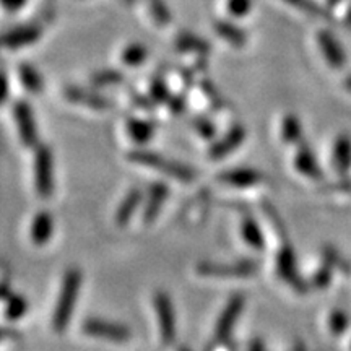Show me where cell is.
Returning a JSON list of instances; mask_svg holds the SVG:
<instances>
[{
    "instance_id": "6da1fadb",
    "label": "cell",
    "mask_w": 351,
    "mask_h": 351,
    "mask_svg": "<svg viewBox=\"0 0 351 351\" xmlns=\"http://www.w3.org/2000/svg\"><path fill=\"white\" fill-rule=\"evenodd\" d=\"M82 288V271L70 269L64 275L62 288H60L59 300H57L54 315H52V327L56 332H64L69 327L70 319L73 315L77 298L80 295Z\"/></svg>"
},
{
    "instance_id": "7a4b0ae2",
    "label": "cell",
    "mask_w": 351,
    "mask_h": 351,
    "mask_svg": "<svg viewBox=\"0 0 351 351\" xmlns=\"http://www.w3.org/2000/svg\"><path fill=\"white\" fill-rule=\"evenodd\" d=\"M129 160L132 163L160 171V173L171 176V178L178 179V181H182V182H191L192 179L195 178V173L192 168H189V166L182 163H178V161L166 160V158L158 155L155 152H148V150L130 152Z\"/></svg>"
},
{
    "instance_id": "3957f363",
    "label": "cell",
    "mask_w": 351,
    "mask_h": 351,
    "mask_svg": "<svg viewBox=\"0 0 351 351\" xmlns=\"http://www.w3.org/2000/svg\"><path fill=\"white\" fill-rule=\"evenodd\" d=\"M34 186L43 199L54 194V156L47 147H38L34 156Z\"/></svg>"
},
{
    "instance_id": "277c9868",
    "label": "cell",
    "mask_w": 351,
    "mask_h": 351,
    "mask_svg": "<svg viewBox=\"0 0 351 351\" xmlns=\"http://www.w3.org/2000/svg\"><path fill=\"white\" fill-rule=\"evenodd\" d=\"M197 271L212 278H247L258 271V265L252 261H241L236 263H212L205 262L197 265Z\"/></svg>"
},
{
    "instance_id": "5b68a950",
    "label": "cell",
    "mask_w": 351,
    "mask_h": 351,
    "mask_svg": "<svg viewBox=\"0 0 351 351\" xmlns=\"http://www.w3.org/2000/svg\"><path fill=\"white\" fill-rule=\"evenodd\" d=\"M83 332L95 339L112 341V343H125L130 340V330L122 324L109 322L103 319H88L83 324Z\"/></svg>"
},
{
    "instance_id": "8992f818",
    "label": "cell",
    "mask_w": 351,
    "mask_h": 351,
    "mask_svg": "<svg viewBox=\"0 0 351 351\" xmlns=\"http://www.w3.org/2000/svg\"><path fill=\"white\" fill-rule=\"evenodd\" d=\"M13 117H15V124L16 129H19L21 143L28 148L36 147L38 130L32 106L26 101H16L15 106H13Z\"/></svg>"
},
{
    "instance_id": "52a82bcc",
    "label": "cell",
    "mask_w": 351,
    "mask_h": 351,
    "mask_svg": "<svg viewBox=\"0 0 351 351\" xmlns=\"http://www.w3.org/2000/svg\"><path fill=\"white\" fill-rule=\"evenodd\" d=\"M43 29L39 25H20L0 33V49H21L32 46L41 38Z\"/></svg>"
},
{
    "instance_id": "ba28073f",
    "label": "cell",
    "mask_w": 351,
    "mask_h": 351,
    "mask_svg": "<svg viewBox=\"0 0 351 351\" xmlns=\"http://www.w3.org/2000/svg\"><path fill=\"white\" fill-rule=\"evenodd\" d=\"M153 302H155L161 339L166 345H171L176 339V314L173 301L166 293H156Z\"/></svg>"
},
{
    "instance_id": "9c48e42d",
    "label": "cell",
    "mask_w": 351,
    "mask_h": 351,
    "mask_svg": "<svg viewBox=\"0 0 351 351\" xmlns=\"http://www.w3.org/2000/svg\"><path fill=\"white\" fill-rule=\"evenodd\" d=\"M243 309H244V298L241 295L232 296L231 300L228 301V304L225 306V309H223L221 315H219L217 327H215V337H217L219 341H225L228 337L231 335L232 328H234L236 322H238V319L241 317Z\"/></svg>"
},
{
    "instance_id": "30bf717a",
    "label": "cell",
    "mask_w": 351,
    "mask_h": 351,
    "mask_svg": "<svg viewBox=\"0 0 351 351\" xmlns=\"http://www.w3.org/2000/svg\"><path fill=\"white\" fill-rule=\"evenodd\" d=\"M276 270H278L280 276H282L285 282L291 285L298 291H304L306 285L301 280L300 274H298L295 252H293V249L289 245H285L282 251L278 252V257H276Z\"/></svg>"
},
{
    "instance_id": "8fae6325",
    "label": "cell",
    "mask_w": 351,
    "mask_h": 351,
    "mask_svg": "<svg viewBox=\"0 0 351 351\" xmlns=\"http://www.w3.org/2000/svg\"><path fill=\"white\" fill-rule=\"evenodd\" d=\"M65 98L72 103L80 104V106H86L90 109H96V111H104V109H111L112 103L109 101L106 96L95 93V91H88L85 88L78 86H69L67 90L64 91Z\"/></svg>"
},
{
    "instance_id": "7c38bea8",
    "label": "cell",
    "mask_w": 351,
    "mask_h": 351,
    "mask_svg": "<svg viewBox=\"0 0 351 351\" xmlns=\"http://www.w3.org/2000/svg\"><path fill=\"white\" fill-rule=\"evenodd\" d=\"M218 181L230 187L245 189V187H254V186H258V184H262L263 174L252 168H236L219 174Z\"/></svg>"
},
{
    "instance_id": "4fadbf2b",
    "label": "cell",
    "mask_w": 351,
    "mask_h": 351,
    "mask_svg": "<svg viewBox=\"0 0 351 351\" xmlns=\"http://www.w3.org/2000/svg\"><path fill=\"white\" fill-rule=\"evenodd\" d=\"M244 138H245L244 127L241 125L231 127L230 132H228L225 137H221L218 142H215L212 145V148H210L208 152L210 158H212V160H221V158L228 156L230 153L238 150L241 143L244 142Z\"/></svg>"
},
{
    "instance_id": "5bb4252c",
    "label": "cell",
    "mask_w": 351,
    "mask_h": 351,
    "mask_svg": "<svg viewBox=\"0 0 351 351\" xmlns=\"http://www.w3.org/2000/svg\"><path fill=\"white\" fill-rule=\"evenodd\" d=\"M169 195V189L166 184H153L150 187V192H148L147 204H145L143 208V219L145 223H152L153 219H156L158 215L161 212V207L165 205L166 199Z\"/></svg>"
},
{
    "instance_id": "9a60e30c",
    "label": "cell",
    "mask_w": 351,
    "mask_h": 351,
    "mask_svg": "<svg viewBox=\"0 0 351 351\" xmlns=\"http://www.w3.org/2000/svg\"><path fill=\"white\" fill-rule=\"evenodd\" d=\"M143 195L140 189H132L130 192H127L124 200L121 202L119 208L116 212V225L124 228L129 225V221L134 217L135 212H137L140 204H142Z\"/></svg>"
},
{
    "instance_id": "2e32d148",
    "label": "cell",
    "mask_w": 351,
    "mask_h": 351,
    "mask_svg": "<svg viewBox=\"0 0 351 351\" xmlns=\"http://www.w3.org/2000/svg\"><path fill=\"white\" fill-rule=\"evenodd\" d=\"M54 232V217L49 212H39L32 223V239L34 244L43 245L52 238Z\"/></svg>"
},
{
    "instance_id": "e0dca14e",
    "label": "cell",
    "mask_w": 351,
    "mask_h": 351,
    "mask_svg": "<svg viewBox=\"0 0 351 351\" xmlns=\"http://www.w3.org/2000/svg\"><path fill=\"white\" fill-rule=\"evenodd\" d=\"M213 29L219 38H223L228 44L234 47H243L247 43V34L239 26L228 20H217L213 23Z\"/></svg>"
},
{
    "instance_id": "ac0fdd59",
    "label": "cell",
    "mask_w": 351,
    "mask_h": 351,
    "mask_svg": "<svg viewBox=\"0 0 351 351\" xmlns=\"http://www.w3.org/2000/svg\"><path fill=\"white\" fill-rule=\"evenodd\" d=\"M241 234L243 239L251 247L262 251L265 247V238H263L262 228L258 226V223L252 217H244L243 225H241Z\"/></svg>"
},
{
    "instance_id": "d6986e66",
    "label": "cell",
    "mask_w": 351,
    "mask_h": 351,
    "mask_svg": "<svg viewBox=\"0 0 351 351\" xmlns=\"http://www.w3.org/2000/svg\"><path fill=\"white\" fill-rule=\"evenodd\" d=\"M295 166L300 173L309 176V178H314V179L322 178V171L319 168L317 160H315L313 152H311L309 148H301V150L296 153Z\"/></svg>"
},
{
    "instance_id": "ffe728a7",
    "label": "cell",
    "mask_w": 351,
    "mask_h": 351,
    "mask_svg": "<svg viewBox=\"0 0 351 351\" xmlns=\"http://www.w3.org/2000/svg\"><path fill=\"white\" fill-rule=\"evenodd\" d=\"M319 44L320 49H322L326 59L330 62L332 67H341L345 62L343 52H341L340 46L337 44L335 39H333L328 33H320L319 34Z\"/></svg>"
},
{
    "instance_id": "44dd1931",
    "label": "cell",
    "mask_w": 351,
    "mask_h": 351,
    "mask_svg": "<svg viewBox=\"0 0 351 351\" xmlns=\"http://www.w3.org/2000/svg\"><path fill=\"white\" fill-rule=\"evenodd\" d=\"M176 46H178L179 51L197 52V54H207V52H210V44L205 41V39L187 32L178 34V38H176Z\"/></svg>"
},
{
    "instance_id": "7402d4cb",
    "label": "cell",
    "mask_w": 351,
    "mask_h": 351,
    "mask_svg": "<svg viewBox=\"0 0 351 351\" xmlns=\"http://www.w3.org/2000/svg\"><path fill=\"white\" fill-rule=\"evenodd\" d=\"M19 75L26 90H29L32 93H41L44 88V80L41 73L32 64H21L19 69Z\"/></svg>"
},
{
    "instance_id": "603a6c76",
    "label": "cell",
    "mask_w": 351,
    "mask_h": 351,
    "mask_svg": "<svg viewBox=\"0 0 351 351\" xmlns=\"http://www.w3.org/2000/svg\"><path fill=\"white\" fill-rule=\"evenodd\" d=\"M127 132H129V135L134 142L147 143L152 140L153 132H155V127H153L148 121L130 119L129 122H127Z\"/></svg>"
},
{
    "instance_id": "cb8c5ba5",
    "label": "cell",
    "mask_w": 351,
    "mask_h": 351,
    "mask_svg": "<svg viewBox=\"0 0 351 351\" xmlns=\"http://www.w3.org/2000/svg\"><path fill=\"white\" fill-rule=\"evenodd\" d=\"M148 59V49L143 44L132 43L122 51V62L129 67H138L140 64H143Z\"/></svg>"
},
{
    "instance_id": "d4e9b609",
    "label": "cell",
    "mask_w": 351,
    "mask_h": 351,
    "mask_svg": "<svg viewBox=\"0 0 351 351\" xmlns=\"http://www.w3.org/2000/svg\"><path fill=\"white\" fill-rule=\"evenodd\" d=\"M26 311H28V301H26L21 295H15V293H12V295L8 296V300L5 301L7 319L19 320L26 314Z\"/></svg>"
},
{
    "instance_id": "484cf974",
    "label": "cell",
    "mask_w": 351,
    "mask_h": 351,
    "mask_svg": "<svg viewBox=\"0 0 351 351\" xmlns=\"http://www.w3.org/2000/svg\"><path fill=\"white\" fill-rule=\"evenodd\" d=\"M282 135L283 140H287L288 143H296L298 140L302 137V127L301 122L296 116H287L283 119L282 124Z\"/></svg>"
},
{
    "instance_id": "4316f807",
    "label": "cell",
    "mask_w": 351,
    "mask_h": 351,
    "mask_svg": "<svg viewBox=\"0 0 351 351\" xmlns=\"http://www.w3.org/2000/svg\"><path fill=\"white\" fill-rule=\"evenodd\" d=\"M333 160H335V165L339 166V169L345 171L351 163V143L350 140L340 138L337 140L335 150H333Z\"/></svg>"
},
{
    "instance_id": "83f0119b",
    "label": "cell",
    "mask_w": 351,
    "mask_h": 351,
    "mask_svg": "<svg viewBox=\"0 0 351 351\" xmlns=\"http://www.w3.org/2000/svg\"><path fill=\"white\" fill-rule=\"evenodd\" d=\"M91 82L96 86H111V85H119V83L124 82V75L117 70L112 69H106V70H99L96 72L93 77H91Z\"/></svg>"
},
{
    "instance_id": "f1b7e54d",
    "label": "cell",
    "mask_w": 351,
    "mask_h": 351,
    "mask_svg": "<svg viewBox=\"0 0 351 351\" xmlns=\"http://www.w3.org/2000/svg\"><path fill=\"white\" fill-rule=\"evenodd\" d=\"M148 8H150L153 19H155L160 25H168L173 20L171 16V10L166 5L165 0H148Z\"/></svg>"
},
{
    "instance_id": "f546056e",
    "label": "cell",
    "mask_w": 351,
    "mask_h": 351,
    "mask_svg": "<svg viewBox=\"0 0 351 351\" xmlns=\"http://www.w3.org/2000/svg\"><path fill=\"white\" fill-rule=\"evenodd\" d=\"M252 0H226V10L234 19H244L252 10Z\"/></svg>"
},
{
    "instance_id": "4dcf8cb0",
    "label": "cell",
    "mask_w": 351,
    "mask_h": 351,
    "mask_svg": "<svg viewBox=\"0 0 351 351\" xmlns=\"http://www.w3.org/2000/svg\"><path fill=\"white\" fill-rule=\"evenodd\" d=\"M150 95H152L153 99L160 101V103H163V101H168L171 98L168 86H166V83L163 80H160V78H156V80L152 82Z\"/></svg>"
},
{
    "instance_id": "1f68e13d",
    "label": "cell",
    "mask_w": 351,
    "mask_h": 351,
    "mask_svg": "<svg viewBox=\"0 0 351 351\" xmlns=\"http://www.w3.org/2000/svg\"><path fill=\"white\" fill-rule=\"evenodd\" d=\"M195 130L199 132L204 138H213L215 137V125L212 121L205 119V117H197L194 121Z\"/></svg>"
},
{
    "instance_id": "d6a6232c",
    "label": "cell",
    "mask_w": 351,
    "mask_h": 351,
    "mask_svg": "<svg viewBox=\"0 0 351 351\" xmlns=\"http://www.w3.org/2000/svg\"><path fill=\"white\" fill-rule=\"evenodd\" d=\"M348 326V319H346V315L341 313V311H335L330 315V328L333 333H341Z\"/></svg>"
},
{
    "instance_id": "836d02e7",
    "label": "cell",
    "mask_w": 351,
    "mask_h": 351,
    "mask_svg": "<svg viewBox=\"0 0 351 351\" xmlns=\"http://www.w3.org/2000/svg\"><path fill=\"white\" fill-rule=\"evenodd\" d=\"M8 93H10V85H8V75L5 69L0 67V106L5 104L8 99Z\"/></svg>"
},
{
    "instance_id": "e575fe53",
    "label": "cell",
    "mask_w": 351,
    "mask_h": 351,
    "mask_svg": "<svg viewBox=\"0 0 351 351\" xmlns=\"http://www.w3.org/2000/svg\"><path fill=\"white\" fill-rule=\"evenodd\" d=\"M328 282H330V270L326 269V267L317 270V274H315L313 278V283L315 288H326Z\"/></svg>"
},
{
    "instance_id": "d590c367",
    "label": "cell",
    "mask_w": 351,
    "mask_h": 351,
    "mask_svg": "<svg viewBox=\"0 0 351 351\" xmlns=\"http://www.w3.org/2000/svg\"><path fill=\"white\" fill-rule=\"evenodd\" d=\"M26 2H28V0H0V7H2V10H5L8 13H15L21 10Z\"/></svg>"
},
{
    "instance_id": "8d00e7d4",
    "label": "cell",
    "mask_w": 351,
    "mask_h": 351,
    "mask_svg": "<svg viewBox=\"0 0 351 351\" xmlns=\"http://www.w3.org/2000/svg\"><path fill=\"white\" fill-rule=\"evenodd\" d=\"M168 106L173 109L174 112H182L186 109V104H184V99L179 98V96H173V98L168 99Z\"/></svg>"
},
{
    "instance_id": "74e56055",
    "label": "cell",
    "mask_w": 351,
    "mask_h": 351,
    "mask_svg": "<svg viewBox=\"0 0 351 351\" xmlns=\"http://www.w3.org/2000/svg\"><path fill=\"white\" fill-rule=\"evenodd\" d=\"M10 295H12L10 287H8L7 283H0V301H7Z\"/></svg>"
},
{
    "instance_id": "f35d334b",
    "label": "cell",
    "mask_w": 351,
    "mask_h": 351,
    "mask_svg": "<svg viewBox=\"0 0 351 351\" xmlns=\"http://www.w3.org/2000/svg\"><path fill=\"white\" fill-rule=\"evenodd\" d=\"M249 351H263V346L261 341H254V343L251 345V348H249Z\"/></svg>"
},
{
    "instance_id": "ab89813d",
    "label": "cell",
    "mask_w": 351,
    "mask_h": 351,
    "mask_svg": "<svg viewBox=\"0 0 351 351\" xmlns=\"http://www.w3.org/2000/svg\"><path fill=\"white\" fill-rule=\"evenodd\" d=\"M346 86H348V90H351V77L348 78V82H346Z\"/></svg>"
},
{
    "instance_id": "60d3db41",
    "label": "cell",
    "mask_w": 351,
    "mask_h": 351,
    "mask_svg": "<svg viewBox=\"0 0 351 351\" xmlns=\"http://www.w3.org/2000/svg\"><path fill=\"white\" fill-rule=\"evenodd\" d=\"M179 351H191V350H187V348H181Z\"/></svg>"
}]
</instances>
